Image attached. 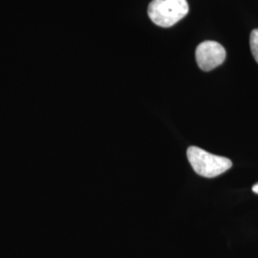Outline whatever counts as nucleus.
<instances>
[{
	"label": "nucleus",
	"instance_id": "obj_3",
	"mask_svg": "<svg viewBox=\"0 0 258 258\" xmlns=\"http://www.w3.org/2000/svg\"><path fill=\"white\" fill-rule=\"evenodd\" d=\"M196 61L203 71H212L225 61L226 51L220 43L216 41H204L196 49Z\"/></svg>",
	"mask_w": 258,
	"mask_h": 258
},
{
	"label": "nucleus",
	"instance_id": "obj_2",
	"mask_svg": "<svg viewBox=\"0 0 258 258\" xmlns=\"http://www.w3.org/2000/svg\"><path fill=\"white\" fill-rule=\"evenodd\" d=\"M148 17L160 27L175 25L188 13L186 0H152L148 6Z\"/></svg>",
	"mask_w": 258,
	"mask_h": 258
},
{
	"label": "nucleus",
	"instance_id": "obj_4",
	"mask_svg": "<svg viewBox=\"0 0 258 258\" xmlns=\"http://www.w3.org/2000/svg\"><path fill=\"white\" fill-rule=\"evenodd\" d=\"M249 45H250L251 54H252L254 59L256 60V62L258 63V29L253 30V31L250 33Z\"/></svg>",
	"mask_w": 258,
	"mask_h": 258
},
{
	"label": "nucleus",
	"instance_id": "obj_5",
	"mask_svg": "<svg viewBox=\"0 0 258 258\" xmlns=\"http://www.w3.org/2000/svg\"><path fill=\"white\" fill-rule=\"evenodd\" d=\"M252 191H253L254 194H258V183L252 186Z\"/></svg>",
	"mask_w": 258,
	"mask_h": 258
},
{
	"label": "nucleus",
	"instance_id": "obj_1",
	"mask_svg": "<svg viewBox=\"0 0 258 258\" xmlns=\"http://www.w3.org/2000/svg\"><path fill=\"white\" fill-rule=\"evenodd\" d=\"M186 156L194 171L206 178L221 175L232 166L230 159L209 153L197 147L187 148Z\"/></svg>",
	"mask_w": 258,
	"mask_h": 258
}]
</instances>
